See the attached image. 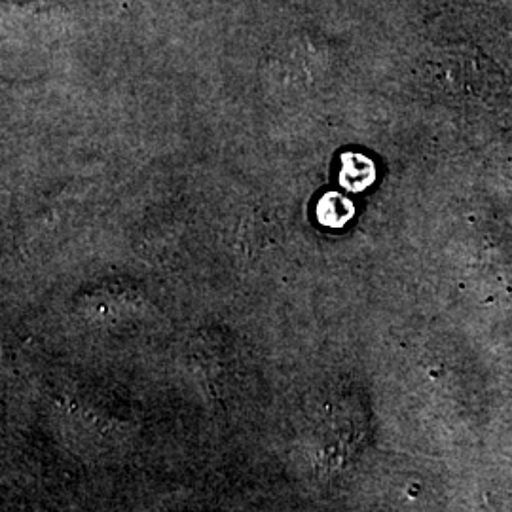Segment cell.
Returning a JSON list of instances; mask_svg holds the SVG:
<instances>
[{
    "label": "cell",
    "instance_id": "1",
    "mask_svg": "<svg viewBox=\"0 0 512 512\" xmlns=\"http://www.w3.org/2000/svg\"><path fill=\"white\" fill-rule=\"evenodd\" d=\"M374 179H376V167L366 156L353 154V152L344 154L340 183L346 190L361 192L366 186L374 183Z\"/></svg>",
    "mask_w": 512,
    "mask_h": 512
},
{
    "label": "cell",
    "instance_id": "2",
    "mask_svg": "<svg viewBox=\"0 0 512 512\" xmlns=\"http://www.w3.org/2000/svg\"><path fill=\"white\" fill-rule=\"evenodd\" d=\"M353 213H355L353 203L336 192H330L327 196H323V200L317 207V217L330 228L344 226L353 217Z\"/></svg>",
    "mask_w": 512,
    "mask_h": 512
}]
</instances>
